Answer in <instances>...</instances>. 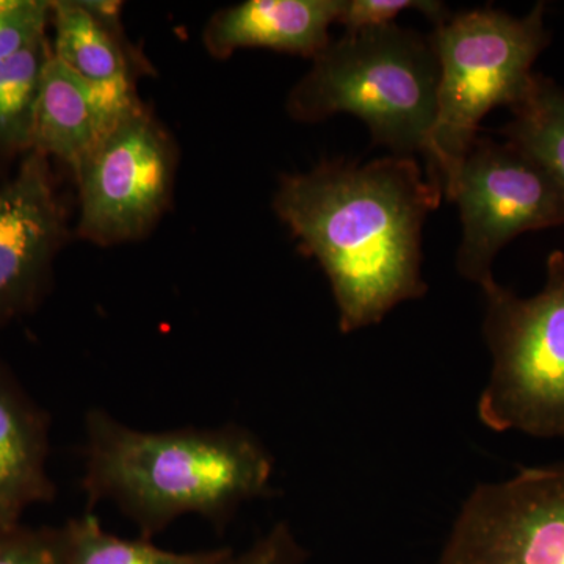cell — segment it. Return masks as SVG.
Masks as SVG:
<instances>
[{
  "instance_id": "obj_1",
  "label": "cell",
  "mask_w": 564,
  "mask_h": 564,
  "mask_svg": "<svg viewBox=\"0 0 564 564\" xmlns=\"http://www.w3.org/2000/svg\"><path fill=\"white\" fill-rule=\"evenodd\" d=\"M443 198L411 155L367 163L336 159L282 177L273 210L300 250L321 263L340 332L350 334L429 292L422 229Z\"/></svg>"
},
{
  "instance_id": "obj_2",
  "label": "cell",
  "mask_w": 564,
  "mask_h": 564,
  "mask_svg": "<svg viewBox=\"0 0 564 564\" xmlns=\"http://www.w3.org/2000/svg\"><path fill=\"white\" fill-rule=\"evenodd\" d=\"M84 489L111 502L151 540L185 514L225 527L243 503L272 491L273 458L239 425L141 432L104 410L85 419Z\"/></svg>"
},
{
  "instance_id": "obj_3",
  "label": "cell",
  "mask_w": 564,
  "mask_h": 564,
  "mask_svg": "<svg viewBox=\"0 0 564 564\" xmlns=\"http://www.w3.org/2000/svg\"><path fill=\"white\" fill-rule=\"evenodd\" d=\"M440 80L430 35L392 22L333 40L289 93L285 110L300 122L350 113L369 128L375 147L425 155Z\"/></svg>"
},
{
  "instance_id": "obj_4",
  "label": "cell",
  "mask_w": 564,
  "mask_h": 564,
  "mask_svg": "<svg viewBox=\"0 0 564 564\" xmlns=\"http://www.w3.org/2000/svg\"><path fill=\"white\" fill-rule=\"evenodd\" d=\"M440 62L437 115L430 133L426 176L447 191L496 107L511 109L532 85L533 66L552 35L545 3L525 17L484 7L452 14L430 33Z\"/></svg>"
},
{
  "instance_id": "obj_5",
  "label": "cell",
  "mask_w": 564,
  "mask_h": 564,
  "mask_svg": "<svg viewBox=\"0 0 564 564\" xmlns=\"http://www.w3.org/2000/svg\"><path fill=\"white\" fill-rule=\"evenodd\" d=\"M545 284L522 299L499 282L486 285L484 336L491 352L477 413L486 429L564 440V252L545 262Z\"/></svg>"
},
{
  "instance_id": "obj_6",
  "label": "cell",
  "mask_w": 564,
  "mask_h": 564,
  "mask_svg": "<svg viewBox=\"0 0 564 564\" xmlns=\"http://www.w3.org/2000/svg\"><path fill=\"white\" fill-rule=\"evenodd\" d=\"M463 225L456 269L485 289L497 254L525 232L564 225V188L510 141L478 137L444 192Z\"/></svg>"
},
{
  "instance_id": "obj_7",
  "label": "cell",
  "mask_w": 564,
  "mask_h": 564,
  "mask_svg": "<svg viewBox=\"0 0 564 564\" xmlns=\"http://www.w3.org/2000/svg\"><path fill=\"white\" fill-rule=\"evenodd\" d=\"M74 174L82 239L99 247L133 242L147 236L169 207L176 150L141 106L111 129Z\"/></svg>"
},
{
  "instance_id": "obj_8",
  "label": "cell",
  "mask_w": 564,
  "mask_h": 564,
  "mask_svg": "<svg viewBox=\"0 0 564 564\" xmlns=\"http://www.w3.org/2000/svg\"><path fill=\"white\" fill-rule=\"evenodd\" d=\"M437 564H564V463L475 486Z\"/></svg>"
},
{
  "instance_id": "obj_9",
  "label": "cell",
  "mask_w": 564,
  "mask_h": 564,
  "mask_svg": "<svg viewBox=\"0 0 564 564\" xmlns=\"http://www.w3.org/2000/svg\"><path fill=\"white\" fill-rule=\"evenodd\" d=\"M65 225L47 158L25 152L18 172L0 185V326L35 304Z\"/></svg>"
},
{
  "instance_id": "obj_10",
  "label": "cell",
  "mask_w": 564,
  "mask_h": 564,
  "mask_svg": "<svg viewBox=\"0 0 564 564\" xmlns=\"http://www.w3.org/2000/svg\"><path fill=\"white\" fill-rule=\"evenodd\" d=\"M139 107V98L95 87L52 54L41 73L31 151L58 159L76 172L111 129Z\"/></svg>"
},
{
  "instance_id": "obj_11",
  "label": "cell",
  "mask_w": 564,
  "mask_h": 564,
  "mask_svg": "<svg viewBox=\"0 0 564 564\" xmlns=\"http://www.w3.org/2000/svg\"><path fill=\"white\" fill-rule=\"evenodd\" d=\"M344 0H247L217 11L203 32L210 57L270 50L314 58L329 46Z\"/></svg>"
},
{
  "instance_id": "obj_12",
  "label": "cell",
  "mask_w": 564,
  "mask_h": 564,
  "mask_svg": "<svg viewBox=\"0 0 564 564\" xmlns=\"http://www.w3.org/2000/svg\"><path fill=\"white\" fill-rule=\"evenodd\" d=\"M121 3L102 0L52 2V54L82 79L122 98H139L137 62L120 21Z\"/></svg>"
},
{
  "instance_id": "obj_13",
  "label": "cell",
  "mask_w": 564,
  "mask_h": 564,
  "mask_svg": "<svg viewBox=\"0 0 564 564\" xmlns=\"http://www.w3.org/2000/svg\"><path fill=\"white\" fill-rule=\"evenodd\" d=\"M47 425L0 362V530L21 525L25 510L52 497Z\"/></svg>"
},
{
  "instance_id": "obj_14",
  "label": "cell",
  "mask_w": 564,
  "mask_h": 564,
  "mask_svg": "<svg viewBox=\"0 0 564 564\" xmlns=\"http://www.w3.org/2000/svg\"><path fill=\"white\" fill-rule=\"evenodd\" d=\"M54 534L65 564H229L234 556L231 547L180 554L163 551L147 538L122 540L106 532L90 513L70 519Z\"/></svg>"
},
{
  "instance_id": "obj_15",
  "label": "cell",
  "mask_w": 564,
  "mask_h": 564,
  "mask_svg": "<svg viewBox=\"0 0 564 564\" xmlns=\"http://www.w3.org/2000/svg\"><path fill=\"white\" fill-rule=\"evenodd\" d=\"M500 135L544 166L564 188V88L534 74L524 98L511 107Z\"/></svg>"
},
{
  "instance_id": "obj_16",
  "label": "cell",
  "mask_w": 564,
  "mask_h": 564,
  "mask_svg": "<svg viewBox=\"0 0 564 564\" xmlns=\"http://www.w3.org/2000/svg\"><path fill=\"white\" fill-rule=\"evenodd\" d=\"M52 46L43 39L0 61V152H29L41 73Z\"/></svg>"
},
{
  "instance_id": "obj_17",
  "label": "cell",
  "mask_w": 564,
  "mask_h": 564,
  "mask_svg": "<svg viewBox=\"0 0 564 564\" xmlns=\"http://www.w3.org/2000/svg\"><path fill=\"white\" fill-rule=\"evenodd\" d=\"M52 2L0 0V61L46 39Z\"/></svg>"
},
{
  "instance_id": "obj_18",
  "label": "cell",
  "mask_w": 564,
  "mask_h": 564,
  "mask_svg": "<svg viewBox=\"0 0 564 564\" xmlns=\"http://www.w3.org/2000/svg\"><path fill=\"white\" fill-rule=\"evenodd\" d=\"M404 10L421 11L434 28L454 14L437 0H344L337 24L343 25L344 32L380 28L395 22Z\"/></svg>"
},
{
  "instance_id": "obj_19",
  "label": "cell",
  "mask_w": 564,
  "mask_h": 564,
  "mask_svg": "<svg viewBox=\"0 0 564 564\" xmlns=\"http://www.w3.org/2000/svg\"><path fill=\"white\" fill-rule=\"evenodd\" d=\"M0 564H65L54 530H0Z\"/></svg>"
},
{
  "instance_id": "obj_20",
  "label": "cell",
  "mask_w": 564,
  "mask_h": 564,
  "mask_svg": "<svg viewBox=\"0 0 564 564\" xmlns=\"http://www.w3.org/2000/svg\"><path fill=\"white\" fill-rule=\"evenodd\" d=\"M310 552L300 543L288 522H278L229 564H304Z\"/></svg>"
}]
</instances>
